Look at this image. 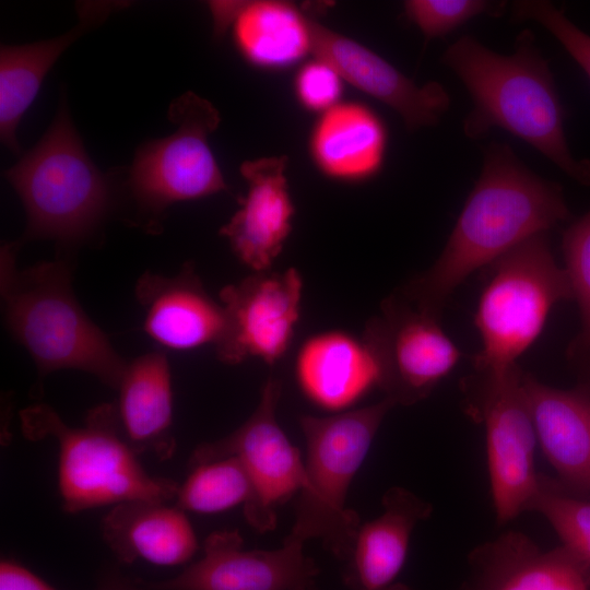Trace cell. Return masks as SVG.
I'll list each match as a JSON object with an SVG mask.
<instances>
[{"label":"cell","mask_w":590,"mask_h":590,"mask_svg":"<svg viewBox=\"0 0 590 590\" xmlns=\"http://www.w3.org/2000/svg\"><path fill=\"white\" fill-rule=\"evenodd\" d=\"M565 271L577 300L581 329L568 346V358L590 374V211L573 223L563 236Z\"/></svg>","instance_id":"obj_27"},{"label":"cell","mask_w":590,"mask_h":590,"mask_svg":"<svg viewBox=\"0 0 590 590\" xmlns=\"http://www.w3.org/2000/svg\"><path fill=\"white\" fill-rule=\"evenodd\" d=\"M384 511L361 524L343 573L351 590H384L393 583L406 559L416 524L432 514L426 500L402 487L389 488Z\"/></svg>","instance_id":"obj_20"},{"label":"cell","mask_w":590,"mask_h":590,"mask_svg":"<svg viewBox=\"0 0 590 590\" xmlns=\"http://www.w3.org/2000/svg\"><path fill=\"white\" fill-rule=\"evenodd\" d=\"M528 511L542 515L553 527L563 546L590 564V502L564 493L542 477Z\"/></svg>","instance_id":"obj_28"},{"label":"cell","mask_w":590,"mask_h":590,"mask_svg":"<svg viewBox=\"0 0 590 590\" xmlns=\"http://www.w3.org/2000/svg\"><path fill=\"white\" fill-rule=\"evenodd\" d=\"M311 52L339 75L394 109L410 130L434 126L450 99L437 82L416 85L384 58L359 43L315 21L307 12Z\"/></svg>","instance_id":"obj_14"},{"label":"cell","mask_w":590,"mask_h":590,"mask_svg":"<svg viewBox=\"0 0 590 590\" xmlns=\"http://www.w3.org/2000/svg\"><path fill=\"white\" fill-rule=\"evenodd\" d=\"M98 590H142L138 588L137 586L132 585L128 580L111 576L107 578L102 586L98 588Z\"/></svg>","instance_id":"obj_34"},{"label":"cell","mask_w":590,"mask_h":590,"mask_svg":"<svg viewBox=\"0 0 590 590\" xmlns=\"http://www.w3.org/2000/svg\"><path fill=\"white\" fill-rule=\"evenodd\" d=\"M252 495L250 477L235 456L194 467L179 485L175 506L184 511L212 514L246 504Z\"/></svg>","instance_id":"obj_26"},{"label":"cell","mask_w":590,"mask_h":590,"mask_svg":"<svg viewBox=\"0 0 590 590\" xmlns=\"http://www.w3.org/2000/svg\"><path fill=\"white\" fill-rule=\"evenodd\" d=\"M304 543L288 534L279 548L245 551L238 531H216L205 540L201 559L176 577L141 585L148 590H317L320 570Z\"/></svg>","instance_id":"obj_13"},{"label":"cell","mask_w":590,"mask_h":590,"mask_svg":"<svg viewBox=\"0 0 590 590\" xmlns=\"http://www.w3.org/2000/svg\"><path fill=\"white\" fill-rule=\"evenodd\" d=\"M117 389V415L134 452H150L162 461L170 459L176 440L172 432V374L166 355L156 351L127 362Z\"/></svg>","instance_id":"obj_22"},{"label":"cell","mask_w":590,"mask_h":590,"mask_svg":"<svg viewBox=\"0 0 590 590\" xmlns=\"http://www.w3.org/2000/svg\"><path fill=\"white\" fill-rule=\"evenodd\" d=\"M342 80L331 66L316 59L298 72L296 94L306 108L327 111L337 105L342 92Z\"/></svg>","instance_id":"obj_31"},{"label":"cell","mask_w":590,"mask_h":590,"mask_svg":"<svg viewBox=\"0 0 590 590\" xmlns=\"http://www.w3.org/2000/svg\"><path fill=\"white\" fill-rule=\"evenodd\" d=\"M135 297L144 311L143 330L166 349L215 347L225 332L223 305L209 295L190 263L172 276L145 272Z\"/></svg>","instance_id":"obj_17"},{"label":"cell","mask_w":590,"mask_h":590,"mask_svg":"<svg viewBox=\"0 0 590 590\" xmlns=\"http://www.w3.org/2000/svg\"><path fill=\"white\" fill-rule=\"evenodd\" d=\"M4 177L26 213L24 239L73 246L96 231L109 208V182L87 155L64 102L38 143Z\"/></svg>","instance_id":"obj_5"},{"label":"cell","mask_w":590,"mask_h":590,"mask_svg":"<svg viewBox=\"0 0 590 590\" xmlns=\"http://www.w3.org/2000/svg\"><path fill=\"white\" fill-rule=\"evenodd\" d=\"M168 117L175 132L139 146L128 176L137 213L151 231L172 204L228 191L208 142L221 120L217 109L187 92L172 103Z\"/></svg>","instance_id":"obj_8"},{"label":"cell","mask_w":590,"mask_h":590,"mask_svg":"<svg viewBox=\"0 0 590 590\" xmlns=\"http://www.w3.org/2000/svg\"><path fill=\"white\" fill-rule=\"evenodd\" d=\"M287 157L246 161L240 174L247 193L240 208L220 231L235 256L255 272L268 271L292 231L294 204L285 170Z\"/></svg>","instance_id":"obj_16"},{"label":"cell","mask_w":590,"mask_h":590,"mask_svg":"<svg viewBox=\"0 0 590 590\" xmlns=\"http://www.w3.org/2000/svg\"><path fill=\"white\" fill-rule=\"evenodd\" d=\"M461 590H590V564L563 545L542 550L509 531L473 550Z\"/></svg>","instance_id":"obj_15"},{"label":"cell","mask_w":590,"mask_h":590,"mask_svg":"<svg viewBox=\"0 0 590 590\" xmlns=\"http://www.w3.org/2000/svg\"><path fill=\"white\" fill-rule=\"evenodd\" d=\"M15 244L1 251L5 326L34 361L38 375L76 369L117 389L127 362L82 309L64 260L19 270Z\"/></svg>","instance_id":"obj_3"},{"label":"cell","mask_w":590,"mask_h":590,"mask_svg":"<svg viewBox=\"0 0 590 590\" xmlns=\"http://www.w3.org/2000/svg\"><path fill=\"white\" fill-rule=\"evenodd\" d=\"M493 264L494 274L480 297L474 320L482 340L474 367L483 374L516 366L543 330L552 308L574 298L546 233L526 240Z\"/></svg>","instance_id":"obj_7"},{"label":"cell","mask_w":590,"mask_h":590,"mask_svg":"<svg viewBox=\"0 0 590 590\" xmlns=\"http://www.w3.org/2000/svg\"><path fill=\"white\" fill-rule=\"evenodd\" d=\"M102 536L125 564L143 559L163 566L180 565L198 550L185 511L165 503L132 500L115 505L103 519Z\"/></svg>","instance_id":"obj_21"},{"label":"cell","mask_w":590,"mask_h":590,"mask_svg":"<svg viewBox=\"0 0 590 590\" xmlns=\"http://www.w3.org/2000/svg\"><path fill=\"white\" fill-rule=\"evenodd\" d=\"M393 406L396 403L385 398L332 416L299 417L307 453L290 535L303 542L319 539L337 558L347 560L361 523L356 511L345 506L346 494Z\"/></svg>","instance_id":"obj_6"},{"label":"cell","mask_w":590,"mask_h":590,"mask_svg":"<svg viewBox=\"0 0 590 590\" xmlns=\"http://www.w3.org/2000/svg\"><path fill=\"white\" fill-rule=\"evenodd\" d=\"M517 20H533L544 26L590 79V35L576 26L560 10L543 0L514 2Z\"/></svg>","instance_id":"obj_29"},{"label":"cell","mask_w":590,"mask_h":590,"mask_svg":"<svg viewBox=\"0 0 590 590\" xmlns=\"http://www.w3.org/2000/svg\"><path fill=\"white\" fill-rule=\"evenodd\" d=\"M20 420L27 439L49 437L59 446L58 486L64 511L176 498L179 485L174 480L152 476L141 465L125 437L115 404L90 410L81 427L68 425L44 403L22 410Z\"/></svg>","instance_id":"obj_4"},{"label":"cell","mask_w":590,"mask_h":590,"mask_svg":"<svg viewBox=\"0 0 590 590\" xmlns=\"http://www.w3.org/2000/svg\"><path fill=\"white\" fill-rule=\"evenodd\" d=\"M240 54L259 67L292 64L311 52L307 13L286 1H243L233 23Z\"/></svg>","instance_id":"obj_25"},{"label":"cell","mask_w":590,"mask_h":590,"mask_svg":"<svg viewBox=\"0 0 590 590\" xmlns=\"http://www.w3.org/2000/svg\"><path fill=\"white\" fill-rule=\"evenodd\" d=\"M493 4L482 0H409L404 2L408 19L426 38L441 37L468 20L488 12Z\"/></svg>","instance_id":"obj_30"},{"label":"cell","mask_w":590,"mask_h":590,"mask_svg":"<svg viewBox=\"0 0 590 590\" xmlns=\"http://www.w3.org/2000/svg\"><path fill=\"white\" fill-rule=\"evenodd\" d=\"M281 391V380L269 377L250 417L229 435L198 446L189 459L191 469L231 456L243 462L252 485L244 515L260 532L275 527V507L299 492L305 480L300 453L276 421Z\"/></svg>","instance_id":"obj_11"},{"label":"cell","mask_w":590,"mask_h":590,"mask_svg":"<svg viewBox=\"0 0 590 590\" xmlns=\"http://www.w3.org/2000/svg\"><path fill=\"white\" fill-rule=\"evenodd\" d=\"M216 35L223 34L234 23L243 1H211L209 2Z\"/></svg>","instance_id":"obj_33"},{"label":"cell","mask_w":590,"mask_h":590,"mask_svg":"<svg viewBox=\"0 0 590 590\" xmlns=\"http://www.w3.org/2000/svg\"><path fill=\"white\" fill-rule=\"evenodd\" d=\"M516 365L468 382L471 414L485 427L487 467L495 515L505 523L523 511L540 489L535 471L538 437Z\"/></svg>","instance_id":"obj_9"},{"label":"cell","mask_w":590,"mask_h":590,"mask_svg":"<svg viewBox=\"0 0 590 590\" xmlns=\"http://www.w3.org/2000/svg\"><path fill=\"white\" fill-rule=\"evenodd\" d=\"M362 340L377 366L378 386L396 405L425 399L461 355L437 317L399 294L382 302Z\"/></svg>","instance_id":"obj_10"},{"label":"cell","mask_w":590,"mask_h":590,"mask_svg":"<svg viewBox=\"0 0 590 590\" xmlns=\"http://www.w3.org/2000/svg\"><path fill=\"white\" fill-rule=\"evenodd\" d=\"M568 217L558 184L527 168L508 145L492 143L441 255L400 295L438 318L451 293L471 273Z\"/></svg>","instance_id":"obj_1"},{"label":"cell","mask_w":590,"mask_h":590,"mask_svg":"<svg viewBox=\"0 0 590 590\" xmlns=\"http://www.w3.org/2000/svg\"><path fill=\"white\" fill-rule=\"evenodd\" d=\"M0 590H56L14 560L0 563Z\"/></svg>","instance_id":"obj_32"},{"label":"cell","mask_w":590,"mask_h":590,"mask_svg":"<svg viewBox=\"0 0 590 590\" xmlns=\"http://www.w3.org/2000/svg\"><path fill=\"white\" fill-rule=\"evenodd\" d=\"M311 153L319 168L342 180H359L381 166L386 130L367 107L337 104L324 111L311 135Z\"/></svg>","instance_id":"obj_24"},{"label":"cell","mask_w":590,"mask_h":590,"mask_svg":"<svg viewBox=\"0 0 590 590\" xmlns=\"http://www.w3.org/2000/svg\"><path fill=\"white\" fill-rule=\"evenodd\" d=\"M303 281L298 271H261L224 286L219 296L225 332L214 347L226 364L258 357L268 364L288 350L299 319Z\"/></svg>","instance_id":"obj_12"},{"label":"cell","mask_w":590,"mask_h":590,"mask_svg":"<svg viewBox=\"0 0 590 590\" xmlns=\"http://www.w3.org/2000/svg\"><path fill=\"white\" fill-rule=\"evenodd\" d=\"M516 51L504 56L464 35L444 54L442 62L469 91L473 109L467 137L477 139L494 127L526 141L571 179L590 186V160L571 154L564 132V108L547 61L526 30Z\"/></svg>","instance_id":"obj_2"},{"label":"cell","mask_w":590,"mask_h":590,"mask_svg":"<svg viewBox=\"0 0 590 590\" xmlns=\"http://www.w3.org/2000/svg\"><path fill=\"white\" fill-rule=\"evenodd\" d=\"M522 386L538 442L560 484L590 493V387H550L530 375Z\"/></svg>","instance_id":"obj_18"},{"label":"cell","mask_w":590,"mask_h":590,"mask_svg":"<svg viewBox=\"0 0 590 590\" xmlns=\"http://www.w3.org/2000/svg\"><path fill=\"white\" fill-rule=\"evenodd\" d=\"M127 2L82 1L76 3L78 23L56 38L0 50V137L14 153L20 152L15 130L35 99L42 82L58 57L78 38L102 24Z\"/></svg>","instance_id":"obj_19"},{"label":"cell","mask_w":590,"mask_h":590,"mask_svg":"<svg viewBox=\"0 0 590 590\" xmlns=\"http://www.w3.org/2000/svg\"><path fill=\"white\" fill-rule=\"evenodd\" d=\"M384 590H413V589L411 587H409L408 585H405V583L393 582L392 585H390L389 587H387Z\"/></svg>","instance_id":"obj_35"},{"label":"cell","mask_w":590,"mask_h":590,"mask_svg":"<svg viewBox=\"0 0 590 590\" xmlns=\"http://www.w3.org/2000/svg\"><path fill=\"white\" fill-rule=\"evenodd\" d=\"M305 393L327 409H343L378 385V370L363 340L324 332L302 345L296 363Z\"/></svg>","instance_id":"obj_23"}]
</instances>
